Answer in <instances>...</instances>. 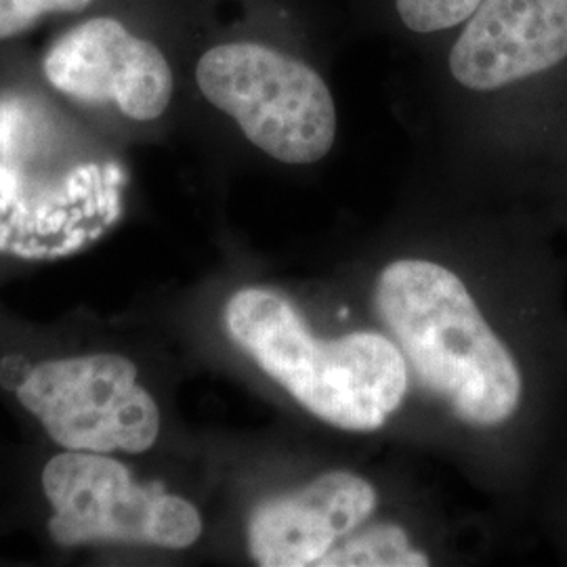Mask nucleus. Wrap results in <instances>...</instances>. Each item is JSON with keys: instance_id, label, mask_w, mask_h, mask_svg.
<instances>
[{"instance_id": "3", "label": "nucleus", "mask_w": 567, "mask_h": 567, "mask_svg": "<svg viewBox=\"0 0 567 567\" xmlns=\"http://www.w3.org/2000/svg\"><path fill=\"white\" fill-rule=\"evenodd\" d=\"M196 81L246 140L284 164L320 163L337 140V107L324 79L305 61L259 42L206 51Z\"/></svg>"}, {"instance_id": "8", "label": "nucleus", "mask_w": 567, "mask_h": 567, "mask_svg": "<svg viewBox=\"0 0 567 567\" xmlns=\"http://www.w3.org/2000/svg\"><path fill=\"white\" fill-rule=\"evenodd\" d=\"M377 508V489L349 471H330L309 486L269 498L248 522V553L257 566H316Z\"/></svg>"}, {"instance_id": "7", "label": "nucleus", "mask_w": 567, "mask_h": 567, "mask_svg": "<svg viewBox=\"0 0 567 567\" xmlns=\"http://www.w3.org/2000/svg\"><path fill=\"white\" fill-rule=\"evenodd\" d=\"M567 58V0H482L450 51L471 91H498Z\"/></svg>"}, {"instance_id": "2", "label": "nucleus", "mask_w": 567, "mask_h": 567, "mask_svg": "<svg viewBox=\"0 0 567 567\" xmlns=\"http://www.w3.org/2000/svg\"><path fill=\"white\" fill-rule=\"evenodd\" d=\"M225 330L269 379L328 425L377 431L402 405L408 364L379 332L320 341L284 295L250 286L225 305Z\"/></svg>"}, {"instance_id": "6", "label": "nucleus", "mask_w": 567, "mask_h": 567, "mask_svg": "<svg viewBox=\"0 0 567 567\" xmlns=\"http://www.w3.org/2000/svg\"><path fill=\"white\" fill-rule=\"evenodd\" d=\"M44 76L61 93L112 103L133 121L163 116L173 97V72L163 51L112 18L84 21L65 32L44 58Z\"/></svg>"}, {"instance_id": "4", "label": "nucleus", "mask_w": 567, "mask_h": 567, "mask_svg": "<svg viewBox=\"0 0 567 567\" xmlns=\"http://www.w3.org/2000/svg\"><path fill=\"white\" fill-rule=\"evenodd\" d=\"M42 487L53 507L49 532L63 547L128 543L179 550L203 534L198 508L161 486L137 484L107 454L65 450L44 466Z\"/></svg>"}, {"instance_id": "5", "label": "nucleus", "mask_w": 567, "mask_h": 567, "mask_svg": "<svg viewBox=\"0 0 567 567\" xmlns=\"http://www.w3.org/2000/svg\"><path fill=\"white\" fill-rule=\"evenodd\" d=\"M16 393L51 440L72 452L142 454L161 433V410L137 368L114 353L32 365Z\"/></svg>"}, {"instance_id": "1", "label": "nucleus", "mask_w": 567, "mask_h": 567, "mask_svg": "<svg viewBox=\"0 0 567 567\" xmlns=\"http://www.w3.org/2000/svg\"><path fill=\"white\" fill-rule=\"evenodd\" d=\"M374 303L416 379L463 423L487 429L515 416L522 370L456 274L425 259L393 261Z\"/></svg>"}, {"instance_id": "10", "label": "nucleus", "mask_w": 567, "mask_h": 567, "mask_svg": "<svg viewBox=\"0 0 567 567\" xmlns=\"http://www.w3.org/2000/svg\"><path fill=\"white\" fill-rule=\"evenodd\" d=\"M318 567H421L425 553L412 548L404 529L393 524L370 527L343 545L330 548Z\"/></svg>"}, {"instance_id": "11", "label": "nucleus", "mask_w": 567, "mask_h": 567, "mask_svg": "<svg viewBox=\"0 0 567 567\" xmlns=\"http://www.w3.org/2000/svg\"><path fill=\"white\" fill-rule=\"evenodd\" d=\"M482 0H395L400 20L419 34L450 30L468 20Z\"/></svg>"}, {"instance_id": "13", "label": "nucleus", "mask_w": 567, "mask_h": 567, "mask_svg": "<svg viewBox=\"0 0 567 567\" xmlns=\"http://www.w3.org/2000/svg\"><path fill=\"white\" fill-rule=\"evenodd\" d=\"M30 370H32V365H28L23 358H20V355H9V358H4L0 362V381H2L4 386L18 389L25 381Z\"/></svg>"}, {"instance_id": "12", "label": "nucleus", "mask_w": 567, "mask_h": 567, "mask_svg": "<svg viewBox=\"0 0 567 567\" xmlns=\"http://www.w3.org/2000/svg\"><path fill=\"white\" fill-rule=\"evenodd\" d=\"M91 0H0V41L13 39L49 13H76Z\"/></svg>"}, {"instance_id": "9", "label": "nucleus", "mask_w": 567, "mask_h": 567, "mask_svg": "<svg viewBox=\"0 0 567 567\" xmlns=\"http://www.w3.org/2000/svg\"><path fill=\"white\" fill-rule=\"evenodd\" d=\"M114 198L84 171L51 189H28L0 166V252L20 259H55L84 248L114 221Z\"/></svg>"}]
</instances>
